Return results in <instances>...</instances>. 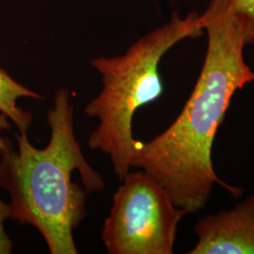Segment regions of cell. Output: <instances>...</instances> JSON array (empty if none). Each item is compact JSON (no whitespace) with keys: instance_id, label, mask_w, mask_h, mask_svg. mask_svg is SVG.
<instances>
[{"instance_id":"6da1fadb","label":"cell","mask_w":254,"mask_h":254,"mask_svg":"<svg viewBox=\"0 0 254 254\" xmlns=\"http://www.w3.org/2000/svg\"><path fill=\"white\" fill-rule=\"evenodd\" d=\"M200 21L208 44L198 81L173 124L150 141L139 142L131 165L158 182L187 214L205 206L216 184L241 195V190L218 179L212 147L233 96L254 82L240 28L220 3L212 0Z\"/></svg>"},{"instance_id":"7a4b0ae2","label":"cell","mask_w":254,"mask_h":254,"mask_svg":"<svg viewBox=\"0 0 254 254\" xmlns=\"http://www.w3.org/2000/svg\"><path fill=\"white\" fill-rule=\"evenodd\" d=\"M70 91H56L47 112L50 140L32 145L27 134L0 151V187L10 196V219L36 228L51 254H76L73 230L87 217V197L105 181L82 152L74 134Z\"/></svg>"},{"instance_id":"3957f363","label":"cell","mask_w":254,"mask_h":254,"mask_svg":"<svg viewBox=\"0 0 254 254\" xmlns=\"http://www.w3.org/2000/svg\"><path fill=\"white\" fill-rule=\"evenodd\" d=\"M202 31L197 12L185 17L174 13L168 23L138 39L125 54L91 60V67L101 75L103 88L84 108L88 117L99 121L88 144L109 155L121 181L132 168L140 142L133 135L134 115L163 93L158 70L160 61L178 43L198 38Z\"/></svg>"},{"instance_id":"277c9868","label":"cell","mask_w":254,"mask_h":254,"mask_svg":"<svg viewBox=\"0 0 254 254\" xmlns=\"http://www.w3.org/2000/svg\"><path fill=\"white\" fill-rule=\"evenodd\" d=\"M101 233L109 254H172L187 212L145 172L128 173L112 197Z\"/></svg>"},{"instance_id":"5b68a950","label":"cell","mask_w":254,"mask_h":254,"mask_svg":"<svg viewBox=\"0 0 254 254\" xmlns=\"http://www.w3.org/2000/svg\"><path fill=\"white\" fill-rule=\"evenodd\" d=\"M190 254H254V195L230 211L200 218Z\"/></svg>"},{"instance_id":"8992f818","label":"cell","mask_w":254,"mask_h":254,"mask_svg":"<svg viewBox=\"0 0 254 254\" xmlns=\"http://www.w3.org/2000/svg\"><path fill=\"white\" fill-rule=\"evenodd\" d=\"M20 98L45 100L44 95L24 87L0 68V113L6 115L15 125L19 133L27 134L32 124V114L19 107L17 101Z\"/></svg>"},{"instance_id":"52a82bcc","label":"cell","mask_w":254,"mask_h":254,"mask_svg":"<svg viewBox=\"0 0 254 254\" xmlns=\"http://www.w3.org/2000/svg\"><path fill=\"white\" fill-rule=\"evenodd\" d=\"M240 28L247 46H254V0H218Z\"/></svg>"},{"instance_id":"ba28073f","label":"cell","mask_w":254,"mask_h":254,"mask_svg":"<svg viewBox=\"0 0 254 254\" xmlns=\"http://www.w3.org/2000/svg\"><path fill=\"white\" fill-rule=\"evenodd\" d=\"M9 129V118L0 113V151L11 142L9 138L1 136L3 131H8ZM9 218H10L9 204L0 200V254H11L13 250V243L5 231V221Z\"/></svg>"}]
</instances>
